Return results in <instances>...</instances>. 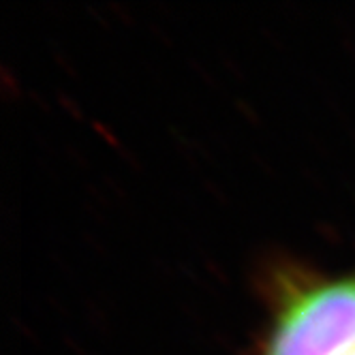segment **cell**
Here are the masks:
<instances>
[{"label": "cell", "instance_id": "1", "mask_svg": "<svg viewBox=\"0 0 355 355\" xmlns=\"http://www.w3.org/2000/svg\"><path fill=\"white\" fill-rule=\"evenodd\" d=\"M355 353V276L295 293L276 317L266 355Z\"/></svg>", "mask_w": 355, "mask_h": 355}, {"label": "cell", "instance_id": "2", "mask_svg": "<svg viewBox=\"0 0 355 355\" xmlns=\"http://www.w3.org/2000/svg\"><path fill=\"white\" fill-rule=\"evenodd\" d=\"M351 355H355V353H351Z\"/></svg>", "mask_w": 355, "mask_h": 355}]
</instances>
